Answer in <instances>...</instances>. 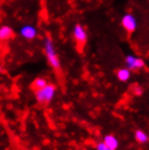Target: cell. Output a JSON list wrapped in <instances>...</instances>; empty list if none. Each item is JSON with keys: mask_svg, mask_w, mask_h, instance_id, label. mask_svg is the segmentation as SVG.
<instances>
[{"mask_svg": "<svg viewBox=\"0 0 149 150\" xmlns=\"http://www.w3.org/2000/svg\"><path fill=\"white\" fill-rule=\"evenodd\" d=\"M44 52H45L49 65L55 70L61 69V62L56 51V47L50 37H47L44 39Z\"/></svg>", "mask_w": 149, "mask_h": 150, "instance_id": "6da1fadb", "label": "cell"}, {"mask_svg": "<svg viewBox=\"0 0 149 150\" xmlns=\"http://www.w3.org/2000/svg\"><path fill=\"white\" fill-rule=\"evenodd\" d=\"M57 94V87L53 84H48L41 89L35 90V98L41 105H47L53 100Z\"/></svg>", "mask_w": 149, "mask_h": 150, "instance_id": "7a4b0ae2", "label": "cell"}, {"mask_svg": "<svg viewBox=\"0 0 149 150\" xmlns=\"http://www.w3.org/2000/svg\"><path fill=\"white\" fill-rule=\"evenodd\" d=\"M125 64L126 68L130 69L131 71H135V70H140L145 67V61L142 58L135 57L133 54H128L125 58Z\"/></svg>", "mask_w": 149, "mask_h": 150, "instance_id": "3957f363", "label": "cell"}, {"mask_svg": "<svg viewBox=\"0 0 149 150\" xmlns=\"http://www.w3.org/2000/svg\"><path fill=\"white\" fill-rule=\"evenodd\" d=\"M72 34H73L74 40L77 42L78 45L83 46L86 42V40H87V32H86V30L84 28V26L81 25V24L74 25V27H73V33H72Z\"/></svg>", "mask_w": 149, "mask_h": 150, "instance_id": "277c9868", "label": "cell"}, {"mask_svg": "<svg viewBox=\"0 0 149 150\" xmlns=\"http://www.w3.org/2000/svg\"><path fill=\"white\" fill-rule=\"evenodd\" d=\"M20 36L26 40H32L34 38H36L38 32L37 28L34 26V25H31V24H26V25H23L19 30Z\"/></svg>", "mask_w": 149, "mask_h": 150, "instance_id": "5b68a950", "label": "cell"}, {"mask_svg": "<svg viewBox=\"0 0 149 150\" xmlns=\"http://www.w3.org/2000/svg\"><path fill=\"white\" fill-rule=\"evenodd\" d=\"M121 24L127 33H133L136 27H137V22H136V19H135L134 15L132 14H125L123 15V18L121 20Z\"/></svg>", "mask_w": 149, "mask_h": 150, "instance_id": "8992f818", "label": "cell"}, {"mask_svg": "<svg viewBox=\"0 0 149 150\" xmlns=\"http://www.w3.org/2000/svg\"><path fill=\"white\" fill-rule=\"evenodd\" d=\"M14 36V30L9 25L0 26V41L9 40Z\"/></svg>", "mask_w": 149, "mask_h": 150, "instance_id": "52a82bcc", "label": "cell"}, {"mask_svg": "<svg viewBox=\"0 0 149 150\" xmlns=\"http://www.w3.org/2000/svg\"><path fill=\"white\" fill-rule=\"evenodd\" d=\"M104 143L110 148V149L116 150L119 147V140L114 135H106L104 137Z\"/></svg>", "mask_w": 149, "mask_h": 150, "instance_id": "ba28073f", "label": "cell"}, {"mask_svg": "<svg viewBox=\"0 0 149 150\" xmlns=\"http://www.w3.org/2000/svg\"><path fill=\"white\" fill-rule=\"evenodd\" d=\"M116 77L121 82H127L131 77V70L127 68L119 69L116 72Z\"/></svg>", "mask_w": 149, "mask_h": 150, "instance_id": "9c48e42d", "label": "cell"}, {"mask_svg": "<svg viewBox=\"0 0 149 150\" xmlns=\"http://www.w3.org/2000/svg\"><path fill=\"white\" fill-rule=\"evenodd\" d=\"M48 84H49L48 81H47L45 77H36L33 82V87L35 88V90H37V89L44 88V87L47 86Z\"/></svg>", "mask_w": 149, "mask_h": 150, "instance_id": "30bf717a", "label": "cell"}, {"mask_svg": "<svg viewBox=\"0 0 149 150\" xmlns=\"http://www.w3.org/2000/svg\"><path fill=\"white\" fill-rule=\"evenodd\" d=\"M135 139H136V142H138L139 144H146L148 142L149 137L144 131L137 129V131L135 132Z\"/></svg>", "mask_w": 149, "mask_h": 150, "instance_id": "8fae6325", "label": "cell"}, {"mask_svg": "<svg viewBox=\"0 0 149 150\" xmlns=\"http://www.w3.org/2000/svg\"><path fill=\"white\" fill-rule=\"evenodd\" d=\"M96 150H112V149H110L104 142H100V143H98L96 145Z\"/></svg>", "mask_w": 149, "mask_h": 150, "instance_id": "7c38bea8", "label": "cell"}, {"mask_svg": "<svg viewBox=\"0 0 149 150\" xmlns=\"http://www.w3.org/2000/svg\"><path fill=\"white\" fill-rule=\"evenodd\" d=\"M112 150H113V149H112Z\"/></svg>", "mask_w": 149, "mask_h": 150, "instance_id": "4fadbf2b", "label": "cell"}]
</instances>
